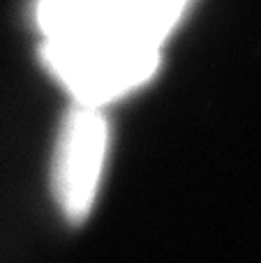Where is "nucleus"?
<instances>
[{
  "instance_id": "obj_3",
  "label": "nucleus",
  "mask_w": 261,
  "mask_h": 263,
  "mask_svg": "<svg viewBox=\"0 0 261 263\" xmlns=\"http://www.w3.org/2000/svg\"><path fill=\"white\" fill-rule=\"evenodd\" d=\"M120 0H40L37 23L46 37H65L114 26Z\"/></svg>"
},
{
  "instance_id": "obj_2",
  "label": "nucleus",
  "mask_w": 261,
  "mask_h": 263,
  "mask_svg": "<svg viewBox=\"0 0 261 263\" xmlns=\"http://www.w3.org/2000/svg\"><path fill=\"white\" fill-rule=\"evenodd\" d=\"M106 134V120L97 106L77 104L65 118L53 159V192L69 219H83L95 203Z\"/></svg>"
},
{
  "instance_id": "obj_4",
  "label": "nucleus",
  "mask_w": 261,
  "mask_h": 263,
  "mask_svg": "<svg viewBox=\"0 0 261 263\" xmlns=\"http://www.w3.org/2000/svg\"><path fill=\"white\" fill-rule=\"evenodd\" d=\"M190 0H120L114 26L162 46Z\"/></svg>"
},
{
  "instance_id": "obj_1",
  "label": "nucleus",
  "mask_w": 261,
  "mask_h": 263,
  "mask_svg": "<svg viewBox=\"0 0 261 263\" xmlns=\"http://www.w3.org/2000/svg\"><path fill=\"white\" fill-rule=\"evenodd\" d=\"M42 53L77 104L97 109L146 83L160 65V46L118 26L46 37Z\"/></svg>"
}]
</instances>
